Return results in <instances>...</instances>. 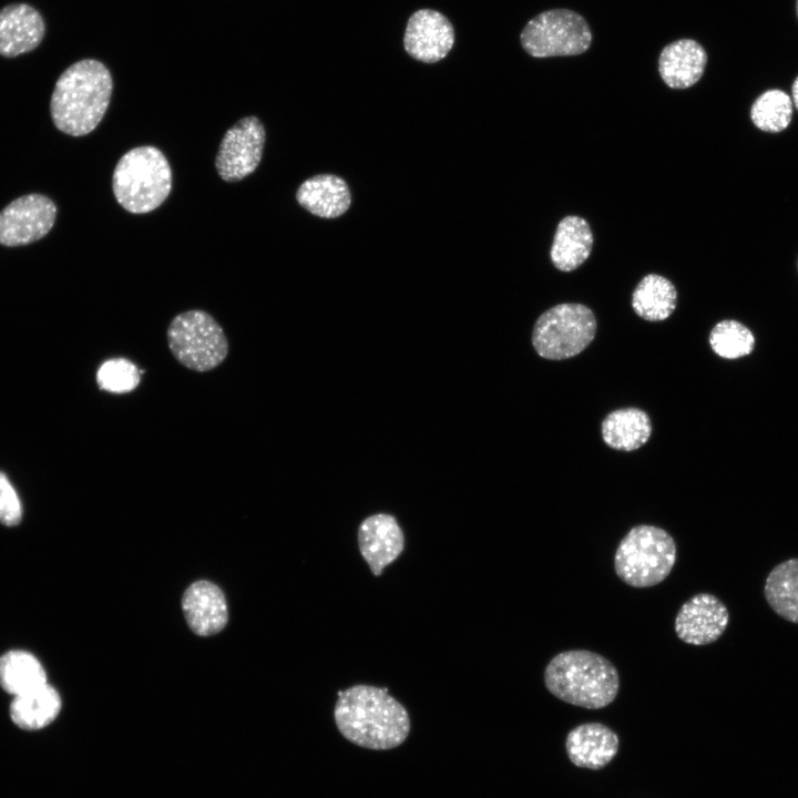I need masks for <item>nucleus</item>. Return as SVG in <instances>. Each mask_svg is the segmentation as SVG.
Wrapping results in <instances>:
<instances>
[{"mask_svg":"<svg viewBox=\"0 0 798 798\" xmlns=\"http://www.w3.org/2000/svg\"><path fill=\"white\" fill-rule=\"evenodd\" d=\"M334 718L348 741L371 750L393 749L410 733L405 706L387 689L371 685L359 684L339 692Z\"/></svg>","mask_w":798,"mask_h":798,"instance_id":"1","label":"nucleus"},{"mask_svg":"<svg viewBox=\"0 0 798 798\" xmlns=\"http://www.w3.org/2000/svg\"><path fill=\"white\" fill-rule=\"evenodd\" d=\"M113 80L109 69L94 59L66 68L55 82L50 101L53 124L71 136L92 132L110 104Z\"/></svg>","mask_w":798,"mask_h":798,"instance_id":"2","label":"nucleus"},{"mask_svg":"<svg viewBox=\"0 0 798 798\" xmlns=\"http://www.w3.org/2000/svg\"><path fill=\"white\" fill-rule=\"evenodd\" d=\"M544 684L552 695L567 704L600 709L616 698L620 676L606 657L587 649H571L548 663Z\"/></svg>","mask_w":798,"mask_h":798,"instance_id":"3","label":"nucleus"},{"mask_svg":"<svg viewBox=\"0 0 798 798\" xmlns=\"http://www.w3.org/2000/svg\"><path fill=\"white\" fill-rule=\"evenodd\" d=\"M119 204L130 213L144 214L157 208L172 188V172L165 155L145 145L126 152L112 178Z\"/></svg>","mask_w":798,"mask_h":798,"instance_id":"4","label":"nucleus"},{"mask_svg":"<svg viewBox=\"0 0 798 798\" xmlns=\"http://www.w3.org/2000/svg\"><path fill=\"white\" fill-rule=\"evenodd\" d=\"M676 553V543L667 531L649 524L635 525L616 548L614 570L632 587H651L669 575Z\"/></svg>","mask_w":798,"mask_h":798,"instance_id":"5","label":"nucleus"},{"mask_svg":"<svg viewBox=\"0 0 798 798\" xmlns=\"http://www.w3.org/2000/svg\"><path fill=\"white\" fill-rule=\"evenodd\" d=\"M168 349L183 367L207 372L221 366L229 351L227 336L205 310L190 309L176 315L167 326Z\"/></svg>","mask_w":798,"mask_h":798,"instance_id":"6","label":"nucleus"},{"mask_svg":"<svg viewBox=\"0 0 798 798\" xmlns=\"http://www.w3.org/2000/svg\"><path fill=\"white\" fill-rule=\"evenodd\" d=\"M596 320L593 311L582 304H559L536 320L532 344L539 356L563 360L582 352L594 339Z\"/></svg>","mask_w":798,"mask_h":798,"instance_id":"7","label":"nucleus"},{"mask_svg":"<svg viewBox=\"0 0 798 798\" xmlns=\"http://www.w3.org/2000/svg\"><path fill=\"white\" fill-rule=\"evenodd\" d=\"M591 41L585 19L569 9L541 12L521 33L523 49L534 58L577 55L590 48Z\"/></svg>","mask_w":798,"mask_h":798,"instance_id":"8","label":"nucleus"},{"mask_svg":"<svg viewBox=\"0 0 798 798\" xmlns=\"http://www.w3.org/2000/svg\"><path fill=\"white\" fill-rule=\"evenodd\" d=\"M265 129L256 116H246L226 131L215 158L218 175L237 182L253 173L263 156Z\"/></svg>","mask_w":798,"mask_h":798,"instance_id":"9","label":"nucleus"},{"mask_svg":"<svg viewBox=\"0 0 798 798\" xmlns=\"http://www.w3.org/2000/svg\"><path fill=\"white\" fill-rule=\"evenodd\" d=\"M57 206L42 194L20 196L0 212V244L22 246L41 239L54 224Z\"/></svg>","mask_w":798,"mask_h":798,"instance_id":"10","label":"nucleus"},{"mask_svg":"<svg viewBox=\"0 0 798 798\" xmlns=\"http://www.w3.org/2000/svg\"><path fill=\"white\" fill-rule=\"evenodd\" d=\"M728 622V610L717 596L697 593L679 607L674 628L682 642L700 646L716 642Z\"/></svg>","mask_w":798,"mask_h":798,"instance_id":"11","label":"nucleus"},{"mask_svg":"<svg viewBox=\"0 0 798 798\" xmlns=\"http://www.w3.org/2000/svg\"><path fill=\"white\" fill-rule=\"evenodd\" d=\"M453 43V27L439 11L421 9L409 18L403 47L413 59L426 63L438 62L447 57Z\"/></svg>","mask_w":798,"mask_h":798,"instance_id":"12","label":"nucleus"},{"mask_svg":"<svg viewBox=\"0 0 798 798\" xmlns=\"http://www.w3.org/2000/svg\"><path fill=\"white\" fill-rule=\"evenodd\" d=\"M360 554L375 576L396 561L405 549V535L396 518L377 513L366 518L357 533Z\"/></svg>","mask_w":798,"mask_h":798,"instance_id":"13","label":"nucleus"},{"mask_svg":"<svg viewBox=\"0 0 798 798\" xmlns=\"http://www.w3.org/2000/svg\"><path fill=\"white\" fill-rule=\"evenodd\" d=\"M45 24L40 12L27 3H13L0 9V55L14 58L38 48L43 40Z\"/></svg>","mask_w":798,"mask_h":798,"instance_id":"14","label":"nucleus"},{"mask_svg":"<svg viewBox=\"0 0 798 798\" xmlns=\"http://www.w3.org/2000/svg\"><path fill=\"white\" fill-rule=\"evenodd\" d=\"M182 608L190 628L201 636L218 633L228 620L227 604L222 590L204 580L193 583L185 591Z\"/></svg>","mask_w":798,"mask_h":798,"instance_id":"15","label":"nucleus"},{"mask_svg":"<svg viewBox=\"0 0 798 798\" xmlns=\"http://www.w3.org/2000/svg\"><path fill=\"white\" fill-rule=\"evenodd\" d=\"M618 736L600 723H585L574 727L566 736L565 748L570 760L577 767L602 769L618 750Z\"/></svg>","mask_w":798,"mask_h":798,"instance_id":"16","label":"nucleus"},{"mask_svg":"<svg viewBox=\"0 0 798 798\" xmlns=\"http://www.w3.org/2000/svg\"><path fill=\"white\" fill-rule=\"evenodd\" d=\"M707 63L704 48L692 39L666 45L658 59L662 80L672 89H687L700 80Z\"/></svg>","mask_w":798,"mask_h":798,"instance_id":"17","label":"nucleus"},{"mask_svg":"<svg viewBox=\"0 0 798 798\" xmlns=\"http://www.w3.org/2000/svg\"><path fill=\"white\" fill-rule=\"evenodd\" d=\"M296 200L316 216L336 218L348 211L351 194L342 178L331 174H320L301 183L296 192Z\"/></svg>","mask_w":798,"mask_h":798,"instance_id":"18","label":"nucleus"},{"mask_svg":"<svg viewBox=\"0 0 798 798\" xmlns=\"http://www.w3.org/2000/svg\"><path fill=\"white\" fill-rule=\"evenodd\" d=\"M593 234L589 223L575 215H569L557 224L550 257L561 272H572L580 267L593 248Z\"/></svg>","mask_w":798,"mask_h":798,"instance_id":"19","label":"nucleus"},{"mask_svg":"<svg viewBox=\"0 0 798 798\" xmlns=\"http://www.w3.org/2000/svg\"><path fill=\"white\" fill-rule=\"evenodd\" d=\"M62 700L48 683L13 697L9 712L16 726L24 730H39L59 715Z\"/></svg>","mask_w":798,"mask_h":798,"instance_id":"20","label":"nucleus"},{"mask_svg":"<svg viewBox=\"0 0 798 798\" xmlns=\"http://www.w3.org/2000/svg\"><path fill=\"white\" fill-rule=\"evenodd\" d=\"M652 423L647 413L638 408H623L608 413L602 422V437L612 449L633 451L647 442Z\"/></svg>","mask_w":798,"mask_h":798,"instance_id":"21","label":"nucleus"},{"mask_svg":"<svg viewBox=\"0 0 798 798\" xmlns=\"http://www.w3.org/2000/svg\"><path fill=\"white\" fill-rule=\"evenodd\" d=\"M764 595L777 615L798 624V557L788 559L769 572Z\"/></svg>","mask_w":798,"mask_h":798,"instance_id":"22","label":"nucleus"},{"mask_svg":"<svg viewBox=\"0 0 798 798\" xmlns=\"http://www.w3.org/2000/svg\"><path fill=\"white\" fill-rule=\"evenodd\" d=\"M676 301L677 291L674 284L657 274L643 277L632 295L634 311L648 321L668 318L676 308Z\"/></svg>","mask_w":798,"mask_h":798,"instance_id":"23","label":"nucleus"},{"mask_svg":"<svg viewBox=\"0 0 798 798\" xmlns=\"http://www.w3.org/2000/svg\"><path fill=\"white\" fill-rule=\"evenodd\" d=\"M47 684V674L35 656L25 651H10L0 657V685L17 696Z\"/></svg>","mask_w":798,"mask_h":798,"instance_id":"24","label":"nucleus"},{"mask_svg":"<svg viewBox=\"0 0 798 798\" xmlns=\"http://www.w3.org/2000/svg\"><path fill=\"white\" fill-rule=\"evenodd\" d=\"M792 117V101L778 89L767 90L753 103L750 119L764 132L778 133L786 130Z\"/></svg>","mask_w":798,"mask_h":798,"instance_id":"25","label":"nucleus"},{"mask_svg":"<svg viewBox=\"0 0 798 798\" xmlns=\"http://www.w3.org/2000/svg\"><path fill=\"white\" fill-rule=\"evenodd\" d=\"M712 349L726 359H736L748 355L755 344L750 330L736 320L719 321L709 336Z\"/></svg>","mask_w":798,"mask_h":798,"instance_id":"26","label":"nucleus"},{"mask_svg":"<svg viewBox=\"0 0 798 798\" xmlns=\"http://www.w3.org/2000/svg\"><path fill=\"white\" fill-rule=\"evenodd\" d=\"M96 380L103 390L124 393L134 390L140 385L141 372L132 361L125 358H114L101 365Z\"/></svg>","mask_w":798,"mask_h":798,"instance_id":"27","label":"nucleus"},{"mask_svg":"<svg viewBox=\"0 0 798 798\" xmlns=\"http://www.w3.org/2000/svg\"><path fill=\"white\" fill-rule=\"evenodd\" d=\"M21 515L20 500L7 477L0 472V522L9 526L17 525Z\"/></svg>","mask_w":798,"mask_h":798,"instance_id":"28","label":"nucleus"},{"mask_svg":"<svg viewBox=\"0 0 798 798\" xmlns=\"http://www.w3.org/2000/svg\"><path fill=\"white\" fill-rule=\"evenodd\" d=\"M791 95H792L794 104H795L796 109L798 110V76L795 79V81L791 85Z\"/></svg>","mask_w":798,"mask_h":798,"instance_id":"29","label":"nucleus"},{"mask_svg":"<svg viewBox=\"0 0 798 798\" xmlns=\"http://www.w3.org/2000/svg\"><path fill=\"white\" fill-rule=\"evenodd\" d=\"M797 14H798V0H797Z\"/></svg>","mask_w":798,"mask_h":798,"instance_id":"30","label":"nucleus"}]
</instances>
